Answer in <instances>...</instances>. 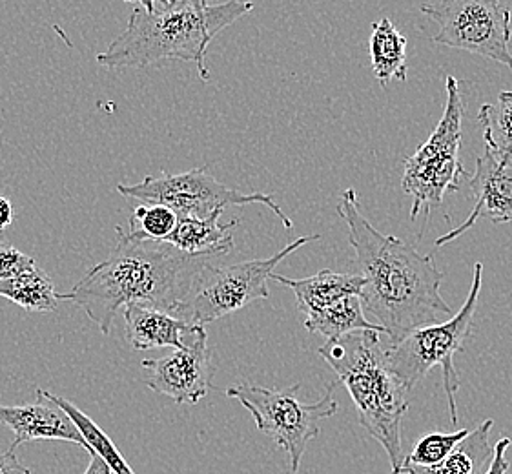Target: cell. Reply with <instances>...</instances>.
Instances as JSON below:
<instances>
[{"label":"cell","instance_id":"603a6c76","mask_svg":"<svg viewBox=\"0 0 512 474\" xmlns=\"http://www.w3.org/2000/svg\"><path fill=\"white\" fill-rule=\"evenodd\" d=\"M469 431L460 429L454 433H431L421 436L412 453L405 456L403 467H434L441 464L458 447Z\"/></svg>","mask_w":512,"mask_h":474},{"label":"cell","instance_id":"83f0119b","mask_svg":"<svg viewBox=\"0 0 512 474\" xmlns=\"http://www.w3.org/2000/svg\"><path fill=\"white\" fill-rule=\"evenodd\" d=\"M13 223V205L8 197L0 196V232Z\"/></svg>","mask_w":512,"mask_h":474},{"label":"cell","instance_id":"5b68a950","mask_svg":"<svg viewBox=\"0 0 512 474\" xmlns=\"http://www.w3.org/2000/svg\"><path fill=\"white\" fill-rule=\"evenodd\" d=\"M445 86L447 101L443 117L431 137L405 159V172L401 179L403 192L412 197L410 219L416 221L423 212L418 239L425 236L432 210L440 207L447 194L460 190L461 177L469 176L460 161L461 123L465 115L460 83L449 75Z\"/></svg>","mask_w":512,"mask_h":474},{"label":"cell","instance_id":"44dd1931","mask_svg":"<svg viewBox=\"0 0 512 474\" xmlns=\"http://www.w3.org/2000/svg\"><path fill=\"white\" fill-rule=\"evenodd\" d=\"M44 396L50 400V402L59 405L64 413L68 414L72 418V422L75 423V427L79 429V433L82 434V438L86 440L90 454H97L99 458H103L104 464L108 465L112 469L113 474H135L132 471V467L126 464L119 449L115 447L110 436L104 433L103 429L93 422L92 418L88 414L82 413L81 409H77L70 400L52 394V392L44 391Z\"/></svg>","mask_w":512,"mask_h":474},{"label":"cell","instance_id":"2e32d148","mask_svg":"<svg viewBox=\"0 0 512 474\" xmlns=\"http://www.w3.org/2000/svg\"><path fill=\"white\" fill-rule=\"evenodd\" d=\"M223 212L225 210H217L206 219H177L174 232L166 237L164 243L177 248L186 256H206L214 259L225 256L234 248L232 230L239 225V219L234 217V221H230L228 225H221L219 219Z\"/></svg>","mask_w":512,"mask_h":474},{"label":"cell","instance_id":"4316f807","mask_svg":"<svg viewBox=\"0 0 512 474\" xmlns=\"http://www.w3.org/2000/svg\"><path fill=\"white\" fill-rule=\"evenodd\" d=\"M0 474H31L28 467L19 462L15 453H0Z\"/></svg>","mask_w":512,"mask_h":474},{"label":"cell","instance_id":"d4e9b609","mask_svg":"<svg viewBox=\"0 0 512 474\" xmlns=\"http://www.w3.org/2000/svg\"><path fill=\"white\" fill-rule=\"evenodd\" d=\"M33 265L35 261L30 256H26L8 241H0V281L15 278Z\"/></svg>","mask_w":512,"mask_h":474},{"label":"cell","instance_id":"ba28073f","mask_svg":"<svg viewBox=\"0 0 512 474\" xmlns=\"http://www.w3.org/2000/svg\"><path fill=\"white\" fill-rule=\"evenodd\" d=\"M117 192L128 199H135L143 205H163L174 212L177 219L192 217L206 219L217 210L245 205H265L270 208L283 227L294 228L292 219L279 208L274 197L268 194H243L234 188L219 183L208 174L206 168H194L183 174H161L146 176L137 185H117Z\"/></svg>","mask_w":512,"mask_h":474},{"label":"cell","instance_id":"8fae6325","mask_svg":"<svg viewBox=\"0 0 512 474\" xmlns=\"http://www.w3.org/2000/svg\"><path fill=\"white\" fill-rule=\"evenodd\" d=\"M188 336L190 341L181 351L141 363L144 371H148L146 387L155 394L168 396L177 405H195L206 398L216 372L205 327H195Z\"/></svg>","mask_w":512,"mask_h":474},{"label":"cell","instance_id":"e0dca14e","mask_svg":"<svg viewBox=\"0 0 512 474\" xmlns=\"http://www.w3.org/2000/svg\"><path fill=\"white\" fill-rule=\"evenodd\" d=\"M492 420L480 423L463 438L441 464L434 467H403L400 474H485L492 460Z\"/></svg>","mask_w":512,"mask_h":474},{"label":"cell","instance_id":"4fadbf2b","mask_svg":"<svg viewBox=\"0 0 512 474\" xmlns=\"http://www.w3.org/2000/svg\"><path fill=\"white\" fill-rule=\"evenodd\" d=\"M35 394V402L28 405H0V423L13 431L10 453H15L19 445L41 440H61L88 449L72 418L50 402L42 389H37Z\"/></svg>","mask_w":512,"mask_h":474},{"label":"cell","instance_id":"8992f818","mask_svg":"<svg viewBox=\"0 0 512 474\" xmlns=\"http://www.w3.org/2000/svg\"><path fill=\"white\" fill-rule=\"evenodd\" d=\"M483 263L474 265L469 296L456 316L443 323H434L410 332L398 345H387V358L392 372L412 391L434 367H441L443 389L447 394L452 425L458 423L456 392L460 389V376L454 365V356L465 349V341L474 330V316L482 292Z\"/></svg>","mask_w":512,"mask_h":474},{"label":"cell","instance_id":"5bb4252c","mask_svg":"<svg viewBox=\"0 0 512 474\" xmlns=\"http://www.w3.org/2000/svg\"><path fill=\"white\" fill-rule=\"evenodd\" d=\"M124 329L126 341L134 351L164 347L181 351L185 347V336L195 327L163 310L144 305H128L124 307Z\"/></svg>","mask_w":512,"mask_h":474},{"label":"cell","instance_id":"52a82bcc","mask_svg":"<svg viewBox=\"0 0 512 474\" xmlns=\"http://www.w3.org/2000/svg\"><path fill=\"white\" fill-rule=\"evenodd\" d=\"M338 383V380L328 383L325 394L314 403L299 400L297 392L301 389V383H294L281 391L256 383H237L226 389V396L241 403L252 414L257 429L285 449L290 460V471L296 474L308 442L321 433V422L338 414L339 403L334 396Z\"/></svg>","mask_w":512,"mask_h":474},{"label":"cell","instance_id":"cb8c5ba5","mask_svg":"<svg viewBox=\"0 0 512 474\" xmlns=\"http://www.w3.org/2000/svg\"><path fill=\"white\" fill-rule=\"evenodd\" d=\"M177 216L163 205H139L130 219L128 230L148 241H166L174 232Z\"/></svg>","mask_w":512,"mask_h":474},{"label":"cell","instance_id":"7402d4cb","mask_svg":"<svg viewBox=\"0 0 512 474\" xmlns=\"http://www.w3.org/2000/svg\"><path fill=\"white\" fill-rule=\"evenodd\" d=\"M487 152L512 157V92H502L496 103L483 104L478 112Z\"/></svg>","mask_w":512,"mask_h":474},{"label":"cell","instance_id":"7a4b0ae2","mask_svg":"<svg viewBox=\"0 0 512 474\" xmlns=\"http://www.w3.org/2000/svg\"><path fill=\"white\" fill-rule=\"evenodd\" d=\"M110 256L93 265L59 301H72L110 334L117 312L128 305L163 310L175 318L192 299L214 258L186 256L164 241H148L117 227Z\"/></svg>","mask_w":512,"mask_h":474},{"label":"cell","instance_id":"f1b7e54d","mask_svg":"<svg viewBox=\"0 0 512 474\" xmlns=\"http://www.w3.org/2000/svg\"><path fill=\"white\" fill-rule=\"evenodd\" d=\"M90 456H92V460H90V465H88L84 474H113L112 469L104 464L103 458H99L97 454H90Z\"/></svg>","mask_w":512,"mask_h":474},{"label":"cell","instance_id":"9c48e42d","mask_svg":"<svg viewBox=\"0 0 512 474\" xmlns=\"http://www.w3.org/2000/svg\"><path fill=\"white\" fill-rule=\"evenodd\" d=\"M319 239V234L297 237L296 241L270 258L250 259L228 267L210 265L179 320H185L194 327H205L208 323L245 309L246 305L257 299L270 298L268 279L272 278L277 265L299 248Z\"/></svg>","mask_w":512,"mask_h":474},{"label":"cell","instance_id":"ac0fdd59","mask_svg":"<svg viewBox=\"0 0 512 474\" xmlns=\"http://www.w3.org/2000/svg\"><path fill=\"white\" fill-rule=\"evenodd\" d=\"M370 59L374 75L383 88L392 79L407 81V39L389 17L372 24Z\"/></svg>","mask_w":512,"mask_h":474},{"label":"cell","instance_id":"30bf717a","mask_svg":"<svg viewBox=\"0 0 512 474\" xmlns=\"http://www.w3.org/2000/svg\"><path fill=\"white\" fill-rule=\"evenodd\" d=\"M420 10L440 28L436 44L482 55L512 72L511 10L500 0H436Z\"/></svg>","mask_w":512,"mask_h":474},{"label":"cell","instance_id":"484cf974","mask_svg":"<svg viewBox=\"0 0 512 474\" xmlns=\"http://www.w3.org/2000/svg\"><path fill=\"white\" fill-rule=\"evenodd\" d=\"M512 440L507 436H502L496 445L492 447V460L487 473L485 474H507L509 471V460H507V449L511 447Z\"/></svg>","mask_w":512,"mask_h":474},{"label":"cell","instance_id":"d6986e66","mask_svg":"<svg viewBox=\"0 0 512 474\" xmlns=\"http://www.w3.org/2000/svg\"><path fill=\"white\" fill-rule=\"evenodd\" d=\"M0 298L10 299L26 312H53L59 309V294L52 278L37 263L19 276L0 281Z\"/></svg>","mask_w":512,"mask_h":474},{"label":"cell","instance_id":"ffe728a7","mask_svg":"<svg viewBox=\"0 0 512 474\" xmlns=\"http://www.w3.org/2000/svg\"><path fill=\"white\" fill-rule=\"evenodd\" d=\"M303 325L308 332L321 334L327 338V341L338 340L358 330H374L379 334H385L381 327L365 318L363 305L358 296L341 299L338 303L330 305L328 309L308 316L303 321Z\"/></svg>","mask_w":512,"mask_h":474},{"label":"cell","instance_id":"3957f363","mask_svg":"<svg viewBox=\"0 0 512 474\" xmlns=\"http://www.w3.org/2000/svg\"><path fill=\"white\" fill-rule=\"evenodd\" d=\"M254 10L252 2L208 4L203 0H141L112 44L97 55L110 70L144 68L155 62H194L203 81H210L206 50L221 31Z\"/></svg>","mask_w":512,"mask_h":474},{"label":"cell","instance_id":"7c38bea8","mask_svg":"<svg viewBox=\"0 0 512 474\" xmlns=\"http://www.w3.org/2000/svg\"><path fill=\"white\" fill-rule=\"evenodd\" d=\"M474 208L469 217L449 234L434 241V250L449 245L458 237L467 234L478 219H489L492 223L512 221V157H496L485 150L476 159V170L469 177Z\"/></svg>","mask_w":512,"mask_h":474},{"label":"cell","instance_id":"277c9868","mask_svg":"<svg viewBox=\"0 0 512 474\" xmlns=\"http://www.w3.org/2000/svg\"><path fill=\"white\" fill-rule=\"evenodd\" d=\"M318 352L350 392L363 429L383 445L392 474H400L405 464L401 423L410 391L390 369L385 334L350 332L327 341Z\"/></svg>","mask_w":512,"mask_h":474},{"label":"cell","instance_id":"9a60e30c","mask_svg":"<svg viewBox=\"0 0 512 474\" xmlns=\"http://www.w3.org/2000/svg\"><path fill=\"white\" fill-rule=\"evenodd\" d=\"M270 279H274L294 292L297 309L305 318L328 309L330 305L338 303L341 299L350 298V296L361 298V292L365 287V281L359 274H343L328 268L305 279L285 278L276 272Z\"/></svg>","mask_w":512,"mask_h":474},{"label":"cell","instance_id":"6da1fadb","mask_svg":"<svg viewBox=\"0 0 512 474\" xmlns=\"http://www.w3.org/2000/svg\"><path fill=\"white\" fill-rule=\"evenodd\" d=\"M336 212L349 227L359 276L365 281L361 305L374 318L372 323L383 329L389 347L414 330L452 318V309L441 296L443 274L432 256L372 227L359 210L354 188L341 194Z\"/></svg>","mask_w":512,"mask_h":474}]
</instances>
